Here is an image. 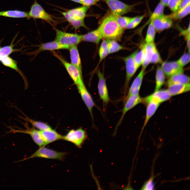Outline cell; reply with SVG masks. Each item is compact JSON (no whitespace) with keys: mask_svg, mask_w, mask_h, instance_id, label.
Returning a JSON list of instances; mask_svg holds the SVG:
<instances>
[{"mask_svg":"<svg viewBox=\"0 0 190 190\" xmlns=\"http://www.w3.org/2000/svg\"><path fill=\"white\" fill-rule=\"evenodd\" d=\"M145 70L142 69L141 71L133 81L130 88L126 99L131 96L138 94L144 78Z\"/></svg>","mask_w":190,"mask_h":190,"instance_id":"ac0fdd59","label":"cell"},{"mask_svg":"<svg viewBox=\"0 0 190 190\" xmlns=\"http://www.w3.org/2000/svg\"><path fill=\"white\" fill-rule=\"evenodd\" d=\"M156 31L153 25V21L149 24L145 37L146 42H154Z\"/></svg>","mask_w":190,"mask_h":190,"instance_id":"836d02e7","label":"cell"},{"mask_svg":"<svg viewBox=\"0 0 190 190\" xmlns=\"http://www.w3.org/2000/svg\"><path fill=\"white\" fill-rule=\"evenodd\" d=\"M13 107L15 108L20 111L24 116L23 117L20 115H18L20 118L24 120L25 121L30 123L32 127L40 131L47 130L52 129L51 126L48 124L44 122L38 121L33 120L27 116L23 113L20 110L15 106H12Z\"/></svg>","mask_w":190,"mask_h":190,"instance_id":"7402d4cb","label":"cell"},{"mask_svg":"<svg viewBox=\"0 0 190 190\" xmlns=\"http://www.w3.org/2000/svg\"><path fill=\"white\" fill-rule=\"evenodd\" d=\"M99 64L109 54L108 49L103 51H99Z\"/></svg>","mask_w":190,"mask_h":190,"instance_id":"7bdbcfd3","label":"cell"},{"mask_svg":"<svg viewBox=\"0 0 190 190\" xmlns=\"http://www.w3.org/2000/svg\"><path fill=\"white\" fill-rule=\"evenodd\" d=\"M169 0H160V2L162 3L164 6H167Z\"/></svg>","mask_w":190,"mask_h":190,"instance_id":"bcb514c9","label":"cell"},{"mask_svg":"<svg viewBox=\"0 0 190 190\" xmlns=\"http://www.w3.org/2000/svg\"><path fill=\"white\" fill-rule=\"evenodd\" d=\"M172 96L167 90L159 89L142 99V102L146 104L151 101H154L160 104L168 100Z\"/></svg>","mask_w":190,"mask_h":190,"instance_id":"4fadbf2b","label":"cell"},{"mask_svg":"<svg viewBox=\"0 0 190 190\" xmlns=\"http://www.w3.org/2000/svg\"><path fill=\"white\" fill-rule=\"evenodd\" d=\"M146 15V13H145L141 16L134 17V19L127 26L126 28L127 29H132L136 27L140 23Z\"/></svg>","mask_w":190,"mask_h":190,"instance_id":"8d00e7d4","label":"cell"},{"mask_svg":"<svg viewBox=\"0 0 190 190\" xmlns=\"http://www.w3.org/2000/svg\"><path fill=\"white\" fill-rule=\"evenodd\" d=\"M103 37L98 28L97 29L82 35V41L93 42L96 44L99 43Z\"/></svg>","mask_w":190,"mask_h":190,"instance_id":"d4e9b609","label":"cell"},{"mask_svg":"<svg viewBox=\"0 0 190 190\" xmlns=\"http://www.w3.org/2000/svg\"><path fill=\"white\" fill-rule=\"evenodd\" d=\"M75 2L81 4L83 5V3L82 0H70Z\"/></svg>","mask_w":190,"mask_h":190,"instance_id":"7dc6e473","label":"cell"},{"mask_svg":"<svg viewBox=\"0 0 190 190\" xmlns=\"http://www.w3.org/2000/svg\"><path fill=\"white\" fill-rule=\"evenodd\" d=\"M146 104L147 106L145 118L144 123L142 128L141 133L142 132L143 130L150 119L155 112L160 103L154 101H151Z\"/></svg>","mask_w":190,"mask_h":190,"instance_id":"484cf974","label":"cell"},{"mask_svg":"<svg viewBox=\"0 0 190 190\" xmlns=\"http://www.w3.org/2000/svg\"><path fill=\"white\" fill-rule=\"evenodd\" d=\"M161 67L164 74L169 77L176 74L183 73L184 72L183 67L180 66L177 61L163 62Z\"/></svg>","mask_w":190,"mask_h":190,"instance_id":"9a60e30c","label":"cell"},{"mask_svg":"<svg viewBox=\"0 0 190 190\" xmlns=\"http://www.w3.org/2000/svg\"><path fill=\"white\" fill-rule=\"evenodd\" d=\"M113 14L121 16L131 12L134 8L133 5H128L118 0H105Z\"/></svg>","mask_w":190,"mask_h":190,"instance_id":"ba28073f","label":"cell"},{"mask_svg":"<svg viewBox=\"0 0 190 190\" xmlns=\"http://www.w3.org/2000/svg\"><path fill=\"white\" fill-rule=\"evenodd\" d=\"M87 137L86 131L81 127L69 130L64 136H63V140L70 142L78 148H81Z\"/></svg>","mask_w":190,"mask_h":190,"instance_id":"5b68a950","label":"cell"},{"mask_svg":"<svg viewBox=\"0 0 190 190\" xmlns=\"http://www.w3.org/2000/svg\"><path fill=\"white\" fill-rule=\"evenodd\" d=\"M190 87L189 83L184 84H172L168 86L167 90L172 96L189 91Z\"/></svg>","mask_w":190,"mask_h":190,"instance_id":"603a6c76","label":"cell"},{"mask_svg":"<svg viewBox=\"0 0 190 190\" xmlns=\"http://www.w3.org/2000/svg\"></svg>","mask_w":190,"mask_h":190,"instance_id":"681fc988","label":"cell"},{"mask_svg":"<svg viewBox=\"0 0 190 190\" xmlns=\"http://www.w3.org/2000/svg\"><path fill=\"white\" fill-rule=\"evenodd\" d=\"M182 0H169L168 6L172 12L177 11Z\"/></svg>","mask_w":190,"mask_h":190,"instance_id":"74e56055","label":"cell"},{"mask_svg":"<svg viewBox=\"0 0 190 190\" xmlns=\"http://www.w3.org/2000/svg\"><path fill=\"white\" fill-rule=\"evenodd\" d=\"M69 47L62 45L55 40L54 41L42 44L39 48L35 51L34 54L37 55L41 51H52L60 49H68Z\"/></svg>","mask_w":190,"mask_h":190,"instance_id":"d6986e66","label":"cell"},{"mask_svg":"<svg viewBox=\"0 0 190 190\" xmlns=\"http://www.w3.org/2000/svg\"><path fill=\"white\" fill-rule=\"evenodd\" d=\"M28 14L29 18L40 19L54 23L55 22L51 16L47 13L36 0L32 5Z\"/></svg>","mask_w":190,"mask_h":190,"instance_id":"52a82bcc","label":"cell"},{"mask_svg":"<svg viewBox=\"0 0 190 190\" xmlns=\"http://www.w3.org/2000/svg\"><path fill=\"white\" fill-rule=\"evenodd\" d=\"M98 28L103 38L115 40L120 38L123 31L117 23L116 15L112 14L106 17Z\"/></svg>","mask_w":190,"mask_h":190,"instance_id":"6da1fadb","label":"cell"},{"mask_svg":"<svg viewBox=\"0 0 190 190\" xmlns=\"http://www.w3.org/2000/svg\"><path fill=\"white\" fill-rule=\"evenodd\" d=\"M76 86L83 101L89 111L92 122H93L92 109L94 107L96 106L84 84Z\"/></svg>","mask_w":190,"mask_h":190,"instance_id":"8fae6325","label":"cell"},{"mask_svg":"<svg viewBox=\"0 0 190 190\" xmlns=\"http://www.w3.org/2000/svg\"><path fill=\"white\" fill-rule=\"evenodd\" d=\"M142 99L139 94L131 96L125 99V103L122 110L121 116L116 124L114 134H115L119 126L121 124L126 113L137 104L142 102Z\"/></svg>","mask_w":190,"mask_h":190,"instance_id":"30bf717a","label":"cell"},{"mask_svg":"<svg viewBox=\"0 0 190 190\" xmlns=\"http://www.w3.org/2000/svg\"><path fill=\"white\" fill-rule=\"evenodd\" d=\"M55 40L61 44L69 47L77 46L82 41V35L66 32L55 28Z\"/></svg>","mask_w":190,"mask_h":190,"instance_id":"277c9868","label":"cell"},{"mask_svg":"<svg viewBox=\"0 0 190 190\" xmlns=\"http://www.w3.org/2000/svg\"><path fill=\"white\" fill-rule=\"evenodd\" d=\"M97 75L98 78V89L99 94L104 105H106L109 103L110 99L105 79L103 74L99 70L97 72Z\"/></svg>","mask_w":190,"mask_h":190,"instance_id":"7c38bea8","label":"cell"},{"mask_svg":"<svg viewBox=\"0 0 190 190\" xmlns=\"http://www.w3.org/2000/svg\"><path fill=\"white\" fill-rule=\"evenodd\" d=\"M189 53H185L177 61L179 65L182 67L186 65L190 61Z\"/></svg>","mask_w":190,"mask_h":190,"instance_id":"ab89813d","label":"cell"},{"mask_svg":"<svg viewBox=\"0 0 190 190\" xmlns=\"http://www.w3.org/2000/svg\"><path fill=\"white\" fill-rule=\"evenodd\" d=\"M0 61L3 65L15 70L20 74L24 82L25 90L27 89L28 87V81L23 73L18 68L17 61L8 56L3 58Z\"/></svg>","mask_w":190,"mask_h":190,"instance_id":"ffe728a7","label":"cell"},{"mask_svg":"<svg viewBox=\"0 0 190 190\" xmlns=\"http://www.w3.org/2000/svg\"><path fill=\"white\" fill-rule=\"evenodd\" d=\"M61 13L75 30L81 27L87 28L85 24L84 20H77L72 19L69 16L66 12H61Z\"/></svg>","mask_w":190,"mask_h":190,"instance_id":"4dcf8cb0","label":"cell"},{"mask_svg":"<svg viewBox=\"0 0 190 190\" xmlns=\"http://www.w3.org/2000/svg\"><path fill=\"white\" fill-rule=\"evenodd\" d=\"M53 55L63 64L68 74L76 86L84 84L82 75L78 70L71 63L66 61L60 54L54 51H52Z\"/></svg>","mask_w":190,"mask_h":190,"instance_id":"8992f818","label":"cell"},{"mask_svg":"<svg viewBox=\"0 0 190 190\" xmlns=\"http://www.w3.org/2000/svg\"><path fill=\"white\" fill-rule=\"evenodd\" d=\"M190 5L189 4L182 8L173 12L167 16L172 20L182 19L190 13Z\"/></svg>","mask_w":190,"mask_h":190,"instance_id":"f1b7e54d","label":"cell"},{"mask_svg":"<svg viewBox=\"0 0 190 190\" xmlns=\"http://www.w3.org/2000/svg\"><path fill=\"white\" fill-rule=\"evenodd\" d=\"M71 64L78 70L82 75L81 59L77 46L69 47Z\"/></svg>","mask_w":190,"mask_h":190,"instance_id":"44dd1931","label":"cell"},{"mask_svg":"<svg viewBox=\"0 0 190 190\" xmlns=\"http://www.w3.org/2000/svg\"><path fill=\"white\" fill-rule=\"evenodd\" d=\"M143 56L144 50L142 48L139 51L137 50L136 51L134 56V60L137 69L142 65Z\"/></svg>","mask_w":190,"mask_h":190,"instance_id":"d590c367","label":"cell"},{"mask_svg":"<svg viewBox=\"0 0 190 190\" xmlns=\"http://www.w3.org/2000/svg\"><path fill=\"white\" fill-rule=\"evenodd\" d=\"M0 16L12 18H29L28 13L24 11L17 10L0 11Z\"/></svg>","mask_w":190,"mask_h":190,"instance_id":"83f0119b","label":"cell"},{"mask_svg":"<svg viewBox=\"0 0 190 190\" xmlns=\"http://www.w3.org/2000/svg\"><path fill=\"white\" fill-rule=\"evenodd\" d=\"M136 51L129 56L123 58L125 64L126 75L124 87L125 96L127 91L130 82L137 70L134 60Z\"/></svg>","mask_w":190,"mask_h":190,"instance_id":"9c48e42d","label":"cell"},{"mask_svg":"<svg viewBox=\"0 0 190 190\" xmlns=\"http://www.w3.org/2000/svg\"><path fill=\"white\" fill-rule=\"evenodd\" d=\"M154 176L152 173L150 178L148 181L145 182L141 189L142 190L154 189Z\"/></svg>","mask_w":190,"mask_h":190,"instance_id":"f35d334b","label":"cell"},{"mask_svg":"<svg viewBox=\"0 0 190 190\" xmlns=\"http://www.w3.org/2000/svg\"><path fill=\"white\" fill-rule=\"evenodd\" d=\"M16 36L13 39L10 45L4 46L0 48V60L3 58L8 56L13 52L17 51L13 47V43Z\"/></svg>","mask_w":190,"mask_h":190,"instance_id":"1f68e13d","label":"cell"},{"mask_svg":"<svg viewBox=\"0 0 190 190\" xmlns=\"http://www.w3.org/2000/svg\"><path fill=\"white\" fill-rule=\"evenodd\" d=\"M84 6L87 7L95 4L98 0H82Z\"/></svg>","mask_w":190,"mask_h":190,"instance_id":"ee69618b","label":"cell"},{"mask_svg":"<svg viewBox=\"0 0 190 190\" xmlns=\"http://www.w3.org/2000/svg\"><path fill=\"white\" fill-rule=\"evenodd\" d=\"M68 153L66 152H58L53 150L42 146L31 155L18 162H20L36 158L55 159L64 161Z\"/></svg>","mask_w":190,"mask_h":190,"instance_id":"7a4b0ae2","label":"cell"},{"mask_svg":"<svg viewBox=\"0 0 190 190\" xmlns=\"http://www.w3.org/2000/svg\"><path fill=\"white\" fill-rule=\"evenodd\" d=\"M156 31H162L171 27L173 25V20L167 15H160L153 21Z\"/></svg>","mask_w":190,"mask_h":190,"instance_id":"5bb4252c","label":"cell"},{"mask_svg":"<svg viewBox=\"0 0 190 190\" xmlns=\"http://www.w3.org/2000/svg\"><path fill=\"white\" fill-rule=\"evenodd\" d=\"M40 133L44 142V146L53 142L62 140L63 136L52 129L50 130L40 131Z\"/></svg>","mask_w":190,"mask_h":190,"instance_id":"2e32d148","label":"cell"},{"mask_svg":"<svg viewBox=\"0 0 190 190\" xmlns=\"http://www.w3.org/2000/svg\"><path fill=\"white\" fill-rule=\"evenodd\" d=\"M87 6H84L70 10L66 12L71 18L77 20H84L88 9Z\"/></svg>","mask_w":190,"mask_h":190,"instance_id":"cb8c5ba5","label":"cell"},{"mask_svg":"<svg viewBox=\"0 0 190 190\" xmlns=\"http://www.w3.org/2000/svg\"><path fill=\"white\" fill-rule=\"evenodd\" d=\"M18 121L23 125L25 128V129H22L14 126V127L17 129H15L11 126H7L6 125V127L10 129L9 131L7 132L6 134L11 133H20L28 134L30 136L35 143L39 147L44 146V141L41 135L39 130H38L33 127H29L28 123L26 121H25V123H23L19 120Z\"/></svg>","mask_w":190,"mask_h":190,"instance_id":"3957f363","label":"cell"},{"mask_svg":"<svg viewBox=\"0 0 190 190\" xmlns=\"http://www.w3.org/2000/svg\"><path fill=\"white\" fill-rule=\"evenodd\" d=\"M162 60L159 53L156 48L154 51L151 59L150 63L154 64L161 63Z\"/></svg>","mask_w":190,"mask_h":190,"instance_id":"60d3db41","label":"cell"},{"mask_svg":"<svg viewBox=\"0 0 190 190\" xmlns=\"http://www.w3.org/2000/svg\"><path fill=\"white\" fill-rule=\"evenodd\" d=\"M170 77L167 81L168 86L172 84H184L189 83V77L183 73L176 74Z\"/></svg>","mask_w":190,"mask_h":190,"instance_id":"4316f807","label":"cell"},{"mask_svg":"<svg viewBox=\"0 0 190 190\" xmlns=\"http://www.w3.org/2000/svg\"><path fill=\"white\" fill-rule=\"evenodd\" d=\"M189 4H190V0H182L178 10L182 8Z\"/></svg>","mask_w":190,"mask_h":190,"instance_id":"f6af8a7d","label":"cell"},{"mask_svg":"<svg viewBox=\"0 0 190 190\" xmlns=\"http://www.w3.org/2000/svg\"><path fill=\"white\" fill-rule=\"evenodd\" d=\"M116 20L120 27L124 30L126 28L129 23L134 19V17H122L116 16Z\"/></svg>","mask_w":190,"mask_h":190,"instance_id":"e575fe53","label":"cell"},{"mask_svg":"<svg viewBox=\"0 0 190 190\" xmlns=\"http://www.w3.org/2000/svg\"><path fill=\"white\" fill-rule=\"evenodd\" d=\"M106 40L109 54L115 53L125 49L124 48L120 45L115 40L110 39H107Z\"/></svg>","mask_w":190,"mask_h":190,"instance_id":"d6a6232c","label":"cell"},{"mask_svg":"<svg viewBox=\"0 0 190 190\" xmlns=\"http://www.w3.org/2000/svg\"><path fill=\"white\" fill-rule=\"evenodd\" d=\"M165 74L161 67L157 68L156 74V85L154 91L159 89L164 84L165 80Z\"/></svg>","mask_w":190,"mask_h":190,"instance_id":"f546056e","label":"cell"},{"mask_svg":"<svg viewBox=\"0 0 190 190\" xmlns=\"http://www.w3.org/2000/svg\"><path fill=\"white\" fill-rule=\"evenodd\" d=\"M154 42H146L142 47L144 50V56L142 64V68L145 69L150 63L151 57L155 49L156 48Z\"/></svg>","mask_w":190,"mask_h":190,"instance_id":"e0dca14e","label":"cell"},{"mask_svg":"<svg viewBox=\"0 0 190 190\" xmlns=\"http://www.w3.org/2000/svg\"><path fill=\"white\" fill-rule=\"evenodd\" d=\"M181 34L185 37L187 42L189 53L190 52V24L186 29L181 30Z\"/></svg>","mask_w":190,"mask_h":190,"instance_id":"b9f144b4","label":"cell"},{"mask_svg":"<svg viewBox=\"0 0 190 190\" xmlns=\"http://www.w3.org/2000/svg\"><path fill=\"white\" fill-rule=\"evenodd\" d=\"M0 44H1V42H0V48H1V46H0Z\"/></svg>","mask_w":190,"mask_h":190,"instance_id":"c3c4849f","label":"cell"}]
</instances>
